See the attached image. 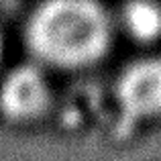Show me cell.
<instances>
[{
  "instance_id": "4",
  "label": "cell",
  "mask_w": 161,
  "mask_h": 161,
  "mask_svg": "<svg viewBox=\"0 0 161 161\" xmlns=\"http://www.w3.org/2000/svg\"><path fill=\"white\" fill-rule=\"evenodd\" d=\"M122 19H125L129 33L137 39L149 41L157 37L161 31V12L153 4H143V2L129 4L125 8Z\"/></svg>"
},
{
  "instance_id": "1",
  "label": "cell",
  "mask_w": 161,
  "mask_h": 161,
  "mask_svg": "<svg viewBox=\"0 0 161 161\" xmlns=\"http://www.w3.org/2000/svg\"><path fill=\"white\" fill-rule=\"evenodd\" d=\"M108 16L98 4L59 0L41 6L29 23V43L41 59L59 67L92 63L106 51Z\"/></svg>"
},
{
  "instance_id": "3",
  "label": "cell",
  "mask_w": 161,
  "mask_h": 161,
  "mask_svg": "<svg viewBox=\"0 0 161 161\" xmlns=\"http://www.w3.org/2000/svg\"><path fill=\"white\" fill-rule=\"evenodd\" d=\"M49 98L47 82L37 67H14L0 86V108L8 118L27 120L45 108Z\"/></svg>"
},
{
  "instance_id": "2",
  "label": "cell",
  "mask_w": 161,
  "mask_h": 161,
  "mask_svg": "<svg viewBox=\"0 0 161 161\" xmlns=\"http://www.w3.org/2000/svg\"><path fill=\"white\" fill-rule=\"evenodd\" d=\"M118 104L130 122L161 114V59L137 61L118 82Z\"/></svg>"
}]
</instances>
